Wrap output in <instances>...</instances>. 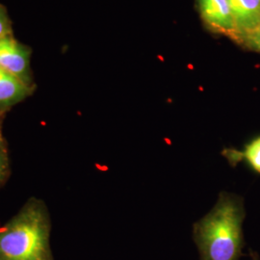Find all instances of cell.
I'll return each instance as SVG.
<instances>
[{"label": "cell", "mask_w": 260, "mask_h": 260, "mask_svg": "<svg viewBox=\"0 0 260 260\" xmlns=\"http://www.w3.org/2000/svg\"><path fill=\"white\" fill-rule=\"evenodd\" d=\"M237 39L260 29V0H229Z\"/></svg>", "instance_id": "5b68a950"}, {"label": "cell", "mask_w": 260, "mask_h": 260, "mask_svg": "<svg viewBox=\"0 0 260 260\" xmlns=\"http://www.w3.org/2000/svg\"><path fill=\"white\" fill-rule=\"evenodd\" d=\"M0 147H7V143H6V141H5L4 137H3L1 127H0Z\"/></svg>", "instance_id": "8fae6325"}, {"label": "cell", "mask_w": 260, "mask_h": 260, "mask_svg": "<svg viewBox=\"0 0 260 260\" xmlns=\"http://www.w3.org/2000/svg\"><path fill=\"white\" fill-rule=\"evenodd\" d=\"M10 171L9 153L7 147H0V186L7 181Z\"/></svg>", "instance_id": "ba28073f"}, {"label": "cell", "mask_w": 260, "mask_h": 260, "mask_svg": "<svg viewBox=\"0 0 260 260\" xmlns=\"http://www.w3.org/2000/svg\"><path fill=\"white\" fill-rule=\"evenodd\" d=\"M201 15L208 27L217 33L237 39L229 0H198Z\"/></svg>", "instance_id": "277c9868"}, {"label": "cell", "mask_w": 260, "mask_h": 260, "mask_svg": "<svg viewBox=\"0 0 260 260\" xmlns=\"http://www.w3.org/2000/svg\"><path fill=\"white\" fill-rule=\"evenodd\" d=\"M245 216L241 197L221 193L212 210L193 226L201 260H240Z\"/></svg>", "instance_id": "6da1fadb"}, {"label": "cell", "mask_w": 260, "mask_h": 260, "mask_svg": "<svg viewBox=\"0 0 260 260\" xmlns=\"http://www.w3.org/2000/svg\"><path fill=\"white\" fill-rule=\"evenodd\" d=\"M11 22L6 9L0 4V39L11 36Z\"/></svg>", "instance_id": "9c48e42d"}, {"label": "cell", "mask_w": 260, "mask_h": 260, "mask_svg": "<svg viewBox=\"0 0 260 260\" xmlns=\"http://www.w3.org/2000/svg\"><path fill=\"white\" fill-rule=\"evenodd\" d=\"M51 219L44 201L32 197L0 228V260H54Z\"/></svg>", "instance_id": "7a4b0ae2"}, {"label": "cell", "mask_w": 260, "mask_h": 260, "mask_svg": "<svg viewBox=\"0 0 260 260\" xmlns=\"http://www.w3.org/2000/svg\"><path fill=\"white\" fill-rule=\"evenodd\" d=\"M222 153L232 166L245 162L251 171L260 175V135L250 140L242 150L224 149Z\"/></svg>", "instance_id": "52a82bcc"}, {"label": "cell", "mask_w": 260, "mask_h": 260, "mask_svg": "<svg viewBox=\"0 0 260 260\" xmlns=\"http://www.w3.org/2000/svg\"><path fill=\"white\" fill-rule=\"evenodd\" d=\"M31 49L12 36L0 39V69L34 87L30 70Z\"/></svg>", "instance_id": "3957f363"}, {"label": "cell", "mask_w": 260, "mask_h": 260, "mask_svg": "<svg viewBox=\"0 0 260 260\" xmlns=\"http://www.w3.org/2000/svg\"><path fill=\"white\" fill-rule=\"evenodd\" d=\"M34 87H30L19 78L0 69V113L23 102L32 93Z\"/></svg>", "instance_id": "8992f818"}, {"label": "cell", "mask_w": 260, "mask_h": 260, "mask_svg": "<svg viewBox=\"0 0 260 260\" xmlns=\"http://www.w3.org/2000/svg\"><path fill=\"white\" fill-rule=\"evenodd\" d=\"M0 116H1V113H0Z\"/></svg>", "instance_id": "4fadbf2b"}, {"label": "cell", "mask_w": 260, "mask_h": 260, "mask_svg": "<svg viewBox=\"0 0 260 260\" xmlns=\"http://www.w3.org/2000/svg\"><path fill=\"white\" fill-rule=\"evenodd\" d=\"M251 257L252 260H257V255L255 253H251Z\"/></svg>", "instance_id": "7c38bea8"}, {"label": "cell", "mask_w": 260, "mask_h": 260, "mask_svg": "<svg viewBox=\"0 0 260 260\" xmlns=\"http://www.w3.org/2000/svg\"><path fill=\"white\" fill-rule=\"evenodd\" d=\"M240 41L245 43L248 47L260 52V29L252 32L251 34L244 36L241 38Z\"/></svg>", "instance_id": "30bf717a"}]
</instances>
